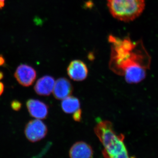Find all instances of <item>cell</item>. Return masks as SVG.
I'll use <instances>...</instances> for the list:
<instances>
[{
    "label": "cell",
    "instance_id": "1",
    "mask_svg": "<svg viewBox=\"0 0 158 158\" xmlns=\"http://www.w3.org/2000/svg\"><path fill=\"white\" fill-rule=\"evenodd\" d=\"M111 44L110 69L115 73L123 76L125 72L134 65L141 64L142 55L136 50L138 43L133 42L130 38L122 39L110 36Z\"/></svg>",
    "mask_w": 158,
    "mask_h": 158
},
{
    "label": "cell",
    "instance_id": "2",
    "mask_svg": "<svg viewBox=\"0 0 158 158\" xmlns=\"http://www.w3.org/2000/svg\"><path fill=\"white\" fill-rule=\"evenodd\" d=\"M94 131L103 146L102 152L105 157H129L124 143V135L116 134L112 123L107 120L100 122L94 127Z\"/></svg>",
    "mask_w": 158,
    "mask_h": 158
},
{
    "label": "cell",
    "instance_id": "3",
    "mask_svg": "<svg viewBox=\"0 0 158 158\" xmlns=\"http://www.w3.org/2000/svg\"><path fill=\"white\" fill-rule=\"evenodd\" d=\"M110 14L116 19L132 21L139 17L145 8V0H107Z\"/></svg>",
    "mask_w": 158,
    "mask_h": 158
},
{
    "label": "cell",
    "instance_id": "4",
    "mask_svg": "<svg viewBox=\"0 0 158 158\" xmlns=\"http://www.w3.org/2000/svg\"><path fill=\"white\" fill-rule=\"evenodd\" d=\"M48 131L45 123L40 119L36 118L29 121L26 125L25 135L29 141L36 142L45 138Z\"/></svg>",
    "mask_w": 158,
    "mask_h": 158
},
{
    "label": "cell",
    "instance_id": "5",
    "mask_svg": "<svg viewBox=\"0 0 158 158\" xmlns=\"http://www.w3.org/2000/svg\"><path fill=\"white\" fill-rule=\"evenodd\" d=\"M14 77L22 86L30 87L36 80L37 72L32 66L27 64H22L16 69Z\"/></svg>",
    "mask_w": 158,
    "mask_h": 158
},
{
    "label": "cell",
    "instance_id": "6",
    "mask_svg": "<svg viewBox=\"0 0 158 158\" xmlns=\"http://www.w3.org/2000/svg\"><path fill=\"white\" fill-rule=\"evenodd\" d=\"M67 71L69 77L76 81L85 80L88 77V73L87 65L80 60L71 61L68 65Z\"/></svg>",
    "mask_w": 158,
    "mask_h": 158
},
{
    "label": "cell",
    "instance_id": "7",
    "mask_svg": "<svg viewBox=\"0 0 158 158\" xmlns=\"http://www.w3.org/2000/svg\"><path fill=\"white\" fill-rule=\"evenodd\" d=\"M27 108L30 115L37 119H45L48 114V107L45 103L39 100L30 99L27 102Z\"/></svg>",
    "mask_w": 158,
    "mask_h": 158
},
{
    "label": "cell",
    "instance_id": "8",
    "mask_svg": "<svg viewBox=\"0 0 158 158\" xmlns=\"http://www.w3.org/2000/svg\"><path fill=\"white\" fill-rule=\"evenodd\" d=\"M73 91L71 83L65 78H60L55 81L53 90L54 96L58 100H63L70 96Z\"/></svg>",
    "mask_w": 158,
    "mask_h": 158
},
{
    "label": "cell",
    "instance_id": "9",
    "mask_svg": "<svg viewBox=\"0 0 158 158\" xmlns=\"http://www.w3.org/2000/svg\"><path fill=\"white\" fill-rule=\"evenodd\" d=\"M93 155L92 147L84 141L76 142L69 151V157L72 158H90L93 157Z\"/></svg>",
    "mask_w": 158,
    "mask_h": 158
},
{
    "label": "cell",
    "instance_id": "10",
    "mask_svg": "<svg viewBox=\"0 0 158 158\" xmlns=\"http://www.w3.org/2000/svg\"><path fill=\"white\" fill-rule=\"evenodd\" d=\"M55 79L50 76L41 77L36 82L34 90L37 94L41 96H49L52 92L55 85Z\"/></svg>",
    "mask_w": 158,
    "mask_h": 158
},
{
    "label": "cell",
    "instance_id": "11",
    "mask_svg": "<svg viewBox=\"0 0 158 158\" xmlns=\"http://www.w3.org/2000/svg\"><path fill=\"white\" fill-rule=\"evenodd\" d=\"M62 100L61 107L64 113L73 114L80 109V101L75 97L69 96Z\"/></svg>",
    "mask_w": 158,
    "mask_h": 158
},
{
    "label": "cell",
    "instance_id": "12",
    "mask_svg": "<svg viewBox=\"0 0 158 158\" xmlns=\"http://www.w3.org/2000/svg\"><path fill=\"white\" fill-rule=\"evenodd\" d=\"M21 103L19 101L16 100H14L12 101L11 103V109L15 111H19L21 110L22 108Z\"/></svg>",
    "mask_w": 158,
    "mask_h": 158
},
{
    "label": "cell",
    "instance_id": "13",
    "mask_svg": "<svg viewBox=\"0 0 158 158\" xmlns=\"http://www.w3.org/2000/svg\"><path fill=\"white\" fill-rule=\"evenodd\" d=\"M73 114V118L75 121L77 122L81 121V119L82 114V111L81 109H79Z\"/></svg>",
    "mask_w": 158,
    "mask_h": 158
},
{
    "label": "cell",
    "instance_id": "14",
    "mask_svg": "<svg viewBox=\"0 0 158 158\" xmlns=\"http://www.w3.org/2000/svg\"><path fill=\"white\" fill-rule=\"evenodd\" d=\"M6 63L5 58L2 55H0V66H3Z\"/></svg>",
    "mask_w": 158,
    "mask_h": 158
},
{
    "label": "cell",
    "instance_id": "15",
    "mask_svg": "<svg viewBox=\"0 0 158 158\" xmlns=\"http://www.w3.org/2000/svg\"><path fill=\"white\" fill-rule=\"evenodd\" d=\"M4 89H5V87H4V84L2 82H0V96L4 92Z\"/></svg>",
    "mask_w": 158,
    "mask_h": 158
},
{
    "label": "cell",
    "instance_id": "16",
    "mask_svg": "<svg viewBox=\"0 0 158 158\" xmlns=\"http://www.w3.org/2000/svg\"><path fill=\"white\" fill-rule=\"evenodd\" d=\"M5 6V1L0 0V9H2Z\"/></svg>",
    "mask_w": 158,
    "mask_h": 158
},
{
    "label": "cell",
    "instance_id": "17",
    "mask_svg": "<svg viewBox=\"0 0 158 158\" xmlns=\"http://www.w3.org/2000/svg\"><path fill=\"white\" fill-rule=\"evenodd\" d=\"M3 77H4V73H3L2 72L0 71V81H1L3 78Z\"/></svg>",
    "mask_w": 158,
    "mask_h": 158
},
{
    "label": "cell",
    "instance_id": "18",
    "mask_svg": "<svg viewBox=\"0 0 158 158\" xmlns=\"http://www.w3.org/2000/svg\"><path fill=\"white\" fill-rule=\"evenodd\" d=\"M4 1H5V0H4Z\"/></svg>",
    "mask_w": 158,
    "mask_h": 158
}]
</instances>
